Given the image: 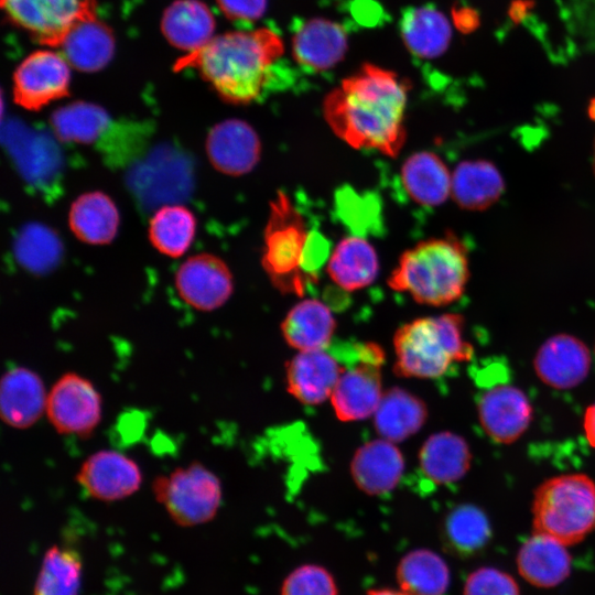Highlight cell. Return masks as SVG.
Returning <instances> with one entry per match:
<instances>
[{"mask_svg":"<svg viewBox=\"0 0 595 595\" xmlns=\"http://www.w3.org/2000/svg\"><path fill=\"white\" fill-rule=\"evenodd\" d=\"M482 428L495 442L510 444L528 429L532 408L517 387L500 382L487 388L477 399Z\"/></svg>","mask_w":595,"mask_h":595,"instance_id":"14","label":"cell"},{"mask_svg":"<svg viewBox=\"0 0 595 595\" xmlns=\"http://www.w3.org/2000/svg\"><path fill=\"white\" fill-rule=\"evenodd\" d=\"M15 249L20 261L33 270L51 267L58 259L61 250L53 232L39 226L24 230Z\"/></svg>","mask_w":595,"mask_h":595,"instance_id":"37","label":"cell"},{"mask_svg":"<svg viewBox=\"0 0 595 595\" xmlns=\"http://www.w3.org/2000/svg\"><path fill=\"white\" fill-rule=\"evenodd\" d=\"M408 90L394 72L365 64L325 97L326 122L350 147L394 158L405 141Z\"/></svg>","mask_w":595,"mask_h":595,"instance_id":"1","label":"cell"},{"mask_svg":"<svg viewBox=\"0 0 595 595\" xmlns=\"http://www.w3.org/2000/svg\"><path fill=\"white\" fill-rule=\"evenodd\" d=\"M153 495L170 518L181 527L206 523L217 515L223 497L218 476L199 462L158 476L152 484Z\"/></svg>","mask_w":595,"mask_h":595,"instance_id":"7","label":"cell"},{"mask_svg":"<svg viewBox=\"0 0 595 595\" xmlns=\"http://www.w3.org/2000/svg\"><path fill=\"white\" fill-rule=\"evenodd\" d=\"M588 115L591 119L595 121V98L591 100L588 106Z\"/></svg>","mask_w":595,"mask_h":595,"instance_id":"43","label":"cell"},{"mask_svg":"<svg viewBox=\"0 0 595 595\" xmlns=\"http://www.w3.org/2000/svg\"><path fill=\"white\" fill-rule=\"evenodd\" d=\"M335 328L331 310L316 299L296 303L281 324L284 340L299 351L324 349L332 340Z\"/></svg>","mask_w":595,"mask_h":595,"instance_id":"27","label":"cell"},{"mask_svg":"<svg viewBox=\"0 0 595 595\" xmlns=\"http://www.w3.org/2000/svg\"><path fill=\"white\" fill-rule=\"evenodd\" d=\"M281 595H338L333 575L323 566L304 564L283 581Z\"/></svg>","mask_w":595,"mask_h":595,"instance_id":"38","label":"cell"},{"mask_svg":"<svg viewBox=\"0 0 595 595\" xmlns=\"http://www.w3.org/2000/svg\"><path fill=\"white\" fill-rule=\"evenodd\" d=\"M283 53L282 39L271 29L231 31L214 36L204 47L185 55L176 68H197L221 99L246 105L269 88Z\"/></svg>","mask_w":595,"mask_h":595,"instance_id":"2","label":"cell"},{"mask_svg":"<svg viewBox=\"0 0 595 595\" xmlns=\"http://www.w3.org/2000/svg\"><path fill=\"white\" fill-rule=\"evenodd\" d=\"M270 207L262 267L278 290L303 295L312 277L306 270L312 234L284 193H279Z\"/></svg>","mask_w":595,"mask_h":595,"instance_id":"6","label":"cell"},{"mask_svg":"<svg viewBox=\"0 0 595 595\" xmlns=\"http://www.w3.org/2000/svg\"><path fill=\"white\" fill-rule=\"evenodd\" d=\"M404 470V459L393 442L380 439L367 442L354 454L350 472L356 486L367 495L390 493Z\"/></svg>","mask_w":595,"mask_h":595,"instance_id":"20","label":"cell"},{"mask_svg":"<svg viewBox=\"0 0 595 595\" xmlns=\"http://www.w3.org/2000/svg\"><path fill=\"white\" fill-rule=\"evenodd\" d=\"M174 282L181 299L203 312L223 306L234 291V279L228 266L210 253L187 258L176 270Z\"/></svg>","mask_w":595,"mask_h":595,"instance_id":"13","label":"cell"},{"mask_svg":"<svg viewBox=\"0 0 595 595\" xmlns=\"http://www.w3.org/2000/svg\"><path fill=\"white\" fill-rule=\"evenodd\" d=\"M400 31L407 48L421 58L443 54L452 36L447 18L428 6L408 9L401 18Z\"/></svg>","mask_w":595,"mask_h":595,"instance_id":"31","label":"cell"},{"mask_svg":"<svg viewBox=\"0 0 595 595\" xmlns=\"http://www.w3.org/2000/svg\"><path fill=\"white\" fill-rule=\"evenodd\" d=\"M1 8L39 43L57 47L75 23L96 13L94 0H1Z\"/></svg>","mask_w":595,"mask_h":595,"instance_id":"10","label":"cell"},{"mask_svg":"<svg viewBox=\"0 0 595 595\" xmlns=\"http://www.w3.org/2000/svg\"><path fill=\"white\" fill-rule=\"evenodd\" d=\"M532 513L534 533L575 544L595 528V483L584 474L552 477L538 487Z\"/></svg>","mask_w":595,"mask_h":595,"instance_id":"5","label":"cell"},{"mask_svg":"<svg viewBox=\"0 0 595 595\" xmlns=\"http://www.w3.org/2000/svg\"><path fill=\"white\" fill-rule=\"evenodd\" d=\"M584 431L588 443L595 447V403L588 407L585 412Z\"/></svg>","mask_w":595,"mask_h":595,"instance_id":"41","label":"cell"},{"mask_svg":"<svg viewBox=\"0 0 595 595\" xmlns=\"http://www.w3.org/2000/svg\"><path fill=\"white\" fill-rule=\"evenodd\" d=\"M379 261L375 248L365 238H343L331 253L326 270L329 278L345 291H357L374 282Z\"/></svg>","mask_w":595,"mask_h":595,"instance_id":"28","label":"cell"},{"mask_svg":"<svg viewBox=\"0 0 595 595\" xmlns=\"http://www.w3.org/2000/svg\"><path fill=\"white\" fill-rule=\"evenodd\" d=\"M347 47L344 26L329 19H309L296 28L292 37L294 60L313 72L334 67L344 58Z\"/></svg>","mask_w":595,"mask_h":595,"instance_id":"19","label":"cell"},{"mask_svg":"<svg viewBox=\"0 0 595 595\" xmlns=\"http://www.w3.org/2000/svg\"><path fill=\"white\" fill-rule=\"evenodd\" d=\"M196 234V218L183 205H165L149 221V239L162 255L178 258L192 246Z\"/></svg>","mask_w":595,"mask_h":595,"instance_id":"33","label":"cell"},{"mask_svg":"<svg viewBox=\"0 0 595 595\" xmlns=\"http://www.w3.org/2000/svg\"><path fill=\"white\" fill-rule=\"evenodd\" d=\"M82 564L76 550L68 547H51L43 556L33 595H78Z\"/></svg>","mask_w":595,"mask_h":595,"instance_id":"35","label":"cell"},{"mask_svg":"<svg viewBox=\"0 0 595 595\" xmlns=\"http://www.w3.org/2000/svg\"><path fill=\"white\" fill-rule=\"evenodd\" d=\"M61 55L82 72L102 69L115 53V37L109 26L89 14L75 23L58 45Z\"/></svg>","mask_w":595,"mask_h":595,"instance_id":"21","label":"cell"},{"mask_svg":"<svg viewBox=\"0 0 595 595\" xmlns=\"http://www.w3.org/2000/svg\"><path fill=\"white\" fill-rule=\"evenodd\" d=\"M463 595H520V592L509 574L494 567H480L467 577Z\"/></svg>","mask_w":595,"mask_h":595,"instance_id":"39","label":"cell"},{"mask_svg":"<svg viewBox=\"0 0 595 595\" xmlns=\"http://www.w3.org/2000/svg\"><path fill=\"white\" fill-rule=\"evenodd\" d=\"M591 354L578 338L559 334L547 339L534 357L538 377L554 389H571L588 375Z\"/></svg>","mask_w":595,"mask_h":595,"instance_id":"17","label":"cell"},{"mask_svg":"<svg viewBox=\"0 0 595 595\" xmlns=\"http://www.w3.org/2000/svg\"><path fill=\"white\" fill-rule=\"evenodd\" d=\"M69 64L61 55L40 50L28 55L13 74V100L36 111L69 94Z\"/></svg>","mask_w":595,"mask_h":595,"instance_id":"11","label":"cell"},{"mask_svg":"<svg viewBox=\"0 0 595 595\" xmlns=\"http://www.w3.org/2000/svg\"><path fill=\"white\" fill-rule=\"evenodd\" d=\"M205 149L212 165L230 176L249 173L261 156L258 133L240 119L216 123L207 134Z\"/></svg>","mask_w":595,"mask_h":595,"instance_id":"15","label":"cell"},{"mask_svg":"<svg viewBox=\"0 0 595 595\" xmlns=\"http://www.w3.org/2000/svg\"><path fill=\"white\" fill-rule=\"evenodd\" d=\"M397 581L408 595H443L450 585V570L437 553L415 549L399 561Z\"/></svg>","mask_w":595,"mask_h":595,"instance_id":"32","label":"cell"},{"mask_svg":"<svg viewBox=\"0 0 595 595\" xmlns=\"http://www.w3.org/2000/svg\"><path fill=\"white\" fill-rule=\"evenodd\" d=\"M428 409L413 393L393 387L383 392L374 413V424L382 439L393 443L415 434L425 423Z\"/></svg>","mask_w":595,"mask_h":595,"instance_id":"30","label":"cell"},{"mask_svg":"<svg viewBox=\"0 0 595 595\" xmlns=\"http://www.w3.org/2000/svg\"><path fill=\"white\" fill-rule=\"evenodd\" d=\"M47 390L41 376L34 370L14 366L0 381V416L19 430L34 425L45 414Z\"/></svg>","mask_w":595,"mask_h":595,"instance_id":"16","label":"cell"},{"mask_svg":"<svg viewBox=\"0 0 595 595\" xmlns=\"http://www.w3.org/2000/svg\"><path fill=\"white\" fill-rule=\"evenodd\" d=\"M45 415L60 434L88 436L101 421V396L88 378L65 372L47 392Z\"/></svg>","mask_w":595,"mask_h":595,"instance_id":"9","label":"cell"},{"mask_svg":"<svg viewBox=\"0 0 595 595\" xmlns=\"http://www.w3.org/2000/svg\"><path fill=\"white\" fill-rule=\"evenodd\" d=\"M491 537L486 515L478 507L463 504L451 510L442 524L445 547L456 555L469 556L482 550Z\"/></svg>","mask_w":595,"mask_h":595,"instance_id":"34","label":"cell"},{"mask_svg":"<svg viewBox=\"0 0 595 595\" xmlns=\"http://www.w3.org/2000/svg\"><path fill=\"white\" fill-rule=\"evenodd\" d=\"M401 180L407 194L423 206L441 205L451 195L452 175L433 152L420 151L410 155L402 164Z\"/></svg>","mask_w":595,"mask_h":595,"instance_id":"29","label":"cell"},{"mask_svg":"<svg viewBox=\"0 0 595 595\" xmlns=\"http://www.w3.org/2000/svg\"><path fill=\"white\" fill-rule=\"evenodd\" d=\"M592 166H593V172H594V175H595V139H594V143H593Z\"/></svg>","mask_w":595,"mask_h":595,"instance_id":"44","label":"cell"},{"mask_svg":"<svg viewBox=\"0 0 595 595\" xmlns=\"http://www.w3.org/2000/svg\"><path fill=\"white\" fill-rule=\"evenodd\" d=\"M469 278L465 245L452 232L420 241L405 250L388 279L396 291L414 301L442 306L457 301Z\"/></svg>","mask_w":595,"mask_h":595,"instance_id":"3","label":"cell"},{"mask_svg":"<svg viewBox=\"0 0 595 595\" xmlns=\"http://www.w3.org/2000/svg\"><path fill=\"white\" fill-rule=\"evenodd\" d=\"M119 212L105 193H84L71 205L68 225L77 239L89 245H106L113 240L119 228Z\"/></svg>","mask_w":595,"mask_h":595,"instance_id":"26","label":"cell"},{"mask_svg":"<svg viewBox=\"0 0 595 595\" xmlns=\"http://www.w3.org/2000/svg\"><path fill=\"white\" fill-rule=\"evenodd\" d=\"M161 31L170 44L190 54L214 37L215 19L199 0H176L164 10Z\"/></svg>","mask_w":595,"mask_h":595,"instance_id":"22","label":"cell"},{"mask_svg":"<svg viewBox=\"0 0 595 595\" xmlns=\"http://www.w3.org/2000/svg\"><path fill=\"white\" fill-rule=\"evenodd\" d=\"M216 2L227 19L238 22H255L267 9V0H216Z\"/></svg>","mask_w":595,"mask_h":595,"instance_id":"40","label":"cell"},{"mask_svg":"<svg viewBox=\"0 0 595 595\" xmlns=\"http://www.w3.org/2000/svg\"><path fill=\"white\" fill-rule=\"evenodd\" d=\"M472 453L466 441L453 432L429 436L419 452L422 475L434 485H450L469 469Z\"/></svg>","mask_w":595,"mask_h":595,"instance_id":"24","label":"cell"},{"mask_svg":"<svg viewBox=\"0 0 595 595\" xmlns=\"http://www.w3.org/2000/svg\"><path fill=\"white\" fill-rule=\"evenodd\" d=\"M560 541L534 533L520 548L517 565L522 577L538 587L562 583L571 571V556Z\"/></svg>","mask_w":595,"mask_h":595,"instance_id":"23","label":"cell"},{"mask_svg":"<svg viewBox=\"0 0 595 595\" xmlns=\"http://www.w3.org/2000/svg\"><path fill=\"white\" fill-rule=\"evenodd\" d=\"M343 371L325 348L300 351L286 365V388L302 404L317 405L332 397Z\"/></svg>","mask_w":595,"mask_h":595,"instance_id":"18","label":"cell"},{"mask_svg":"<svg viewBox=\"0 0 595 595\" xmlns=\"http://www.w3.org/2000/svg\"><path fill=\"white\" fill-rule=\"evenodd\" d=\"M504 191L500 172L487 160L463 161L452 174L451 195L463 209L484 210L496 203Z\"/></svg>","mask_w":595,"mask_h":595,"instance_id":"25","label":"cell"},{"mask_svg":"<svg viewBox=\"0 0 595 595\" xmlns=\"http://www.w3.org/2000/svg\"><path fill=\"white\" fill-rule=\"evenodd\" d=\"M138 463L117 450H99L80 465L76 480L90 498L113 502L136 494L142 485Z\"/></svg>","mask_w":595,"mask_h":595,"instance_id":"12","label":"cell"},{"mask_svg":"<svg viewBox=\"0 0 595 595\" xmlns=\"http://www.w3.org/2000/svg\"><path fill=\"white\" fill-rule=\"evenodd\" d=\"M354 363L344 368L331 397L336 416L344 422L359 421L372 415L383 394L382 348L375 343H361L354 346Z\"/></svg>","mask_w":595,"mask_h":595,"instance_id":"8","label":"cell"},{"mask_svg":"<svg viewBox=\"0 0 595 595\" xmlns=\"http://www.w3.org/2000/svg\"><path fill=\"white\" fill-rule=\"evenodd\" d=\"M398 376L439 379L455 363L472 359L473 346L464 339V318L446 313L413 320L401 326L393 337Z\"/></svg>","mask_w":595,"mask_h":595,"instance_id":"4","label":"cell"},{"mask_svg":"<svg viewBox=\"0 0 595 595\" xmlns=\"http://www.w3.org/2000/svg\"><path fill=\"white\" fill-rule=\"evenodd\" d=\"M366 595H408L402 591H397L392 588H375L369 589Z\"/></svg>","mask_w":595,"mask_h":595,"instance_id":"42","label":"cell"},{"mask_svg":"<svg viewBox=\"0 0 595 595\" xmlns=\"http://www.w3.org/2000/svg\"><path fill=\"white\" fill-rule=\"evenodd\" d=\"M109 125L110 117L102 107L85 101L68 104L51 116L52 129L64 142L90 143Z\"/></svg>","mask_w":595,"mask_h":595,"instance_id":"36","label":"cell"}]
</instances>
